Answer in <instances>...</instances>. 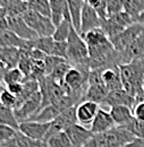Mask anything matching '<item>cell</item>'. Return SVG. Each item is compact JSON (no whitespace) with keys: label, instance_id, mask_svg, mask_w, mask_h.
I'll return each mask as SVG.
<instances>
[{"label":"cell","instance_id":"cell-1","mask_svg":"<svg viewBox=\"0 0 144 147\" xmlns=\"http://www.w3.org/2000/svg\"><path fill=\"white\" fill-rule=\"evenodd\" d=\"M82 37L88 45L91 70L120 65V55L115 50L110 38L101 28L90 31Z\"/></svg>","mask_w":144,"mask_h":147},{"label":"cell","instance_id":"cell-2","mask_svg":"<svg viewBox=\"0 0 144 147\" xmlns=\"http://www.w3.org/2000/svg\"><path fill=\"white\" fill-rule=\"evenodd\" d=\"M119 73L123 88L135 97L136 103L144 101V59L120 65Z\"/></svg>","mask_w":144,"mask_h":147},{"label":"cell","instance_id":"cell-3","mask_svg":"<svg viewBox=\"0 0 144 147\" xmlns=\"http://www.w3.org/2000/svg\"><path fill=\"white\" fill-rule=\"evenodd\" d=\"M135 136L126 127L116 126L102 134H95L83 147H120L133 142Z\"/></svg>","mask_w":144,"mask_h":147},{"label":"cell","instance_id":"cell-4","mask_svg":"<svg viewBox=\"0 0 144 147\" xmlns=\"http://www.w3.org/2000/svg\"><path fill=\"white\" fill-rule=\"evenodd\" d=\"M66 60L73 67H81V66L90 67L88 45H86L84 38L79 35V33L74 27L71 30V34L67 40Z\"/></svg>","mask_w":144,"mask_h":147},{"label":"cell","instance_id":"cell-5","mask_svg":"<svg viewBox=\"0 0 144 147\" xmlns=\"http://www.w3.org/2000/svg\"><path fill=\"white\" fill-rule=\"evenodd\" d=\"M22 17L25 20V23L37 34L39 37H48L54 35L56 26L50 17L43 16L30 9H27L22 15Z\"/></svg>","mask_w":144,"mask_h":147},{"label":"cell","instance_id":"cell-6","mask_svg":"<svg viewBox=\"0 0 144 147\" xmlns=\"http://www.w3.org/2000/svg\"><path fill=\"white\" fill-rule=\"evenodd\" d=\"M134 23V19L124 10L122 13L108 16L106 19H103L100 28L105 32V34L109 38H112L117 34L122 33L124 30H126L127 27H129L130 25H133Z\"/></svg>","mask_w":144,"mask_h":147},{"label":"cell","instance_id":"cell-7","mask_svg":"<svg viewBox=\"0 0 144 147\" xmlns=\"http://www.w3.org/2000/svg\"><path fill=\"white\" fill-rule=\"evenodd\" d=\"M75 123H78L77 122V117H76V105L65 110L64 112H61L54 120L51 121L49 130H48V132H47V135L43 139V144L51 136H54L58 132L66 131L69 127H72Z\"/></svg>","mask_w":144,"mask_h":147},{"label":"cell","instance_id":"cell-8","mask_svg":"<svg viewBox=\"0 0 144 147\" xmlns=\"http://www.w3.org/2000/svg\"><path fill=\"white\" fill-rule=\"evenodd\" d=\"M33 49L40 50L46 55H54L62 59L67 57V42L54 41L52 36L37 37L33 41Z\"/></svg>","mask_w":144,"mask_h":147},{"label":"cell","instance_id":"cell-9","mask_svg":"<svg viewBox=\"0 0 144 147\" xmlns=\"http://www.w3.org/2000/svg\"><path fill=\"white\" fill-rule=\"evenodd\" d=\"M41 107H42V95L39 91L37 93L33 94L31 97H29L26 101H24L20 105H18L16 109H14L18 122L20 123L32 119L41 110Z\"/></svg>","mask_w":144,"mask_h":147},{"label":"cell","instance_id":"cell-10","mask_svg":"<svg viewBox=\"0 0 144 147\" xmlns=\"http://www.w3.org/2000/svg\"><path fill=\"white\" fill-rule=\"evenodd\" d=\"M143 31L144 26L137 24V23H134L133 25L127 27L126 30H124L122 33H119L116 36L110 38V41H111L115 50L118 53H122L136 40V37L139 36Z\"/></svg>","mask_w":144,"mask_h":147},{"label":"cell","instance_id":"cell-11","mask_svg":"<svg viewBox=\"0 0 144 147\" xmlns=\"http://www.w3.org/2000/svg\"><path fill=\"white\" fill-rule=\"evenodd\" d=\"M8 30L15 33L18 37L25 41H34L37 38V34L25 23L22 16H6Z\"/></svg>","mask_w":144,"mask_h":147},{"label":"cell","instance_id":"cell-12","mask_svg":"<svg viewBox=\"0 0 144 147\" xmlns=\"http://www.w3.org/2000/svg\"><path fill=\"white\" fill-rule=\"evenodd\" d=\"M51 122H37V121H24L19 123L18 131H20L22 134H24L26 137L37 140V142H42L49 130Z\"/></svg>","mask_w":144,"mask_h":147},{"label":"cell","instance_id":"cell-13","mask_svg":"<svg viewBox=\"0 0 144 147\" xmlns=\"http://www.w3.org/2000/svg\"><path fill=\"white\" fill-rule=\"evenodd\" d=\"M102 19L98 15V13L90 7L88 3L84 5L82 15H81V28H79V35L83 36L88 32L93 31L95 28L101 27Z\"/></svg>","mask_w":144,"mask_h":147},{"label":"cell","instance_id":"cell-14","mask_svg":"<svg viewBox=\"0 0 144 147\" xmlns=\"http://www.w3.org/2000/svg\"><path fill=\"white\" fill-rule=\"evenodd\" d=\"M119 55H120V65L129 63L134 60L144 59V31L136 37V40L124 52H122Z\"/></svg>","mask_w":144,"mask_h":147},{"label":"cell","instance_id":"cell-15","mask_svg":"<svg viewBox=\"0 0 144 147\" xmlns=\"http://www.w3.org/2000/svg\"><path fill=\"white\" fill-rule=\"evenodd\" d=\"M65 132L67 134L73 147H83L93 137V134L90 129L85 128V126H82L79 123L73 125Z\"/></svg>","mask_w":144,"mask_h":147},{"label":"cell","instance_id":"cell-16","mask_svg":"<svg viewBox=\"0 0 144 147\" xmlns=\"http://www.w3.org/2000/svg\"><path fill=\"white\" fill-rule=\"evenodd\" d=\"M100 109L99 104L90 102V101H83L79 104L76 105V117L77 122L82 126H89L92 123L94 117L96 115L98 110Z\"/></svg>","mask_w":144,"mask_h":147},{"label":"cell","instance_id":"cell-17","mask_svg":"<svg viewBox=\"0 0 144 147\" xmlns=\"http://www.w3.org/2000/svg\"><path fill=\"white\" fill-rule=\"evenodd\" d=\"M116 127L109 111L105 110V109H99L96 115L94 117L92 123L90 125V130L92 131L93 135L95 134H102L106 132L110 129Z\"/></svg>","mask_w":144,"mask_h":147},{"label":"cell","instance_id":"cell-18","mask_svg":"<svg viewBox=\"0 0 144 147\" xmlns=\"http://www.w3.org/2000/svg\"><path fill=\"white\" fill-rule=\"evenodd\" d=\"M108 94L109 91L105 86L103 82L88 83V87H86V91L84 94L83 101H90V102H94L96 104H103Z\"/></svg>","mask_w":144,"mask_h":147},{"label":"cell","instance_id":"cell-19","mask_svg":"<svg viewBox=\"0 0 144 147\" xmlns=\"http://www.w3.org/2000/svg\"><path fill=\"white\" fill-rule=\"evenodd\" d=\"M0 47L17 48L20 50H30V49H33V41H25L18 37L12 31L6 30L0 33Z\"/></svg>","mask_w":144,"mask_h":147},{"label":"cell","instance_id":"cell-20","mask_svg":"<svg viewBox=\"0 0 144 147\" xmlns=\"http://www.w3.org/2000/svg\"><path fill=\"white\" fill-rule=\"evenodd\" d=\"M103 104H107L110 108L111 107H117V105H124V107H128V108L133 109L136 104V100H135V97L129 95L123 88V90H117V91L109 92L108 96H107Z\"/></svg>","mask_w":144,"mask_h":147},{"label":"cell","instance_id":"cell-21","mask_svg":"<svg viewBox=\"0 0 144 147\" xmlns=\"http://www.w3.org/2000/svg\"><path fill=\"white\" fill-rule=\"evenodd\" d=\"M101 77H102V82H103L105 86L107 87L109 92L123 90V83H122L120 73H119V66L102 69Z\"/></svg>","mask_w":144,"mask_h":147},{"label":"cell","instance_id":"cell-22","mask_svg":"<svg viewBox=\"0 0 144 147\" xmlns=\"http://www.w3.org/2000/svg\"><path fill=\"white\" fill-rule=\"evenodd\" d=\"M109 113H110L116 126L125 127L134 119L132 109L128 107H124V105L111 107L109 110Z\"/></svg>","mask_w":144,"mask_h":147},{"label":"cell","instance_id":"cell-23","mask_svg":"<svg viewBox=\"0 0 144 147\" xmlns=\"http://www.w3.org/2000/svg\"><path fill=\"white\" fill-rule=\"evenodd\" d=\"M73 27L72 24V19H71V15H69V10L67 8L66 13H65V16L64 19L56 26L54 28V33L52 37H54V41H58V42H67L68 36L71 34V30Z\"/></svg>","mask_w":144,"mask_h":147},{"label":"cell","instance_id":"cell-24","mask_svg":"<svg viewBox=\"0 0 144 147\" xmlns=\"http://www.w3.org/2000/svg\"><path fill=\"white\" fill-rule=\"evenodd\" d=\"M1 147H44V145L42 142L33 140L17 130L16 134Z\"/></svg>","mask_w":144,"mask_h":147},{"label":"cell","instance_id":"cell-25","mask_svg":"<svg viewBox=\"0 0 144 147\" xmlns=\"http://www.w3.org/2000/svg\"><path fill=\"white\" fill-rule=\"evenodd\" d=\"M67 8L69 10V15L72 19V24L74 28L79 33L81 28V15L83 7L85 5V0H65Z\"/></svg>","mask_w":144,"mask_h":147},{"label":"cell","instance_id":"cell-26","mask_svg":"<svg viewBox=\"0 0 144 147\" xmlns=\"http://www.w3.org/2000/svg\"><path fill=\"white\" fill-rule=\"evenodd\" d=\"M20 59V49L0 47V61H2L8 69L16 68Z\"/></svg>","mask_w":144,"mask_h":147},{"label":"cell","instance_id":"cell-27","mask_svg":"<svg viewBox=\"0 0 144 147\" xmlns=\"http://www.w3.org/2000/svg\"><path fill=\"white\" fill-rule=\"evenodd\" d=\"M50 6V18L54 26H57L65 16L67 10V5L65 0H49Z\"/></svg>","mask_w":144,"mask_h":147},{"label":"cell","instance_id":"cell-28","mask_svg":"<svg viewBox=\"0 0 144 147\" xmlns=\"http://www.w3.org/2000/svg\"><path fill=\"white\" fill-rule=\"evenodd\" d=\"M61 113V111L59 110V108L56 104H50L48 107H44L43 109L39 111V113H36L35 115L30 119L29 121H37V122H51L54 120L59 114Z\"/></svg>","mask_w":144,"mask_h":147},{"label":"cell","instance_id":"cell-29","mask_svg":"<svg viewBox=\"0 0 144 147\" xmlns=\"http://www.w3.org/2000/svg\"><path fill=\"white\" fill-rule=\"evenodd\" d=\"M40 91V85H39V82L35 79H27L23 83V90L22 93L17 96V108L18 105H20L24 101H26L29 97H31L33 94H35ZM15 108V109H16Z\"/></svg>","mask_w":144,"mask_h":147},{"label":"cell","instance_id":"cell-30","mask_svg":"<svg viewBox=\"0 0 144 147\" xmlns=\"http://www.w3.org/2000/svg\"><path fill=\"white\" fill-rule=\"evenodd\" d=\"M0 123L8 126L15 130H18L19 122L16 119L14 109H10V108H7V107L0 104Z\"/></svg>","mask_w":144,"mask_h":147},{"label":"cell","instance_id":"cell-31","mask_svg":"<svg viewBox=\"0 0 144 147\" xmlns=\"http://www.w3.org/2000/svg\"><path fill=\"white\" fill-rule=\"evenodd\" d=\"M44 147H73L71 140L65 131L58 132L54 136H51L49 139L44 142Z\"/></svg>","mask_w":144,"mask_h":147},{"label":"cell","instance_id":"cell-32","mask_svg":"<svg viewBox=\"0 0 144 147\" xmlns=\"http://www.w3.org/2000/svg\"><path fill=\"white\" fill-rule=\"evenodd\" d=\"M124 10L135 22L139 15L144 11V0H126Z\"/></svg>","mask_w":144,"mask_h":147},{"label":"cell","instance_id":"cell-33","mask_svg":"<svg viewBox=\"0 0 144 147\" xmlns=\"http://www.w3.org/2000/svg\"><path fill=\"white\" fill-rule=\"evenodd\" d=\"M27 8L36 11L43 16L50 17V6L49 0H27Z\"/></svg>","mask_w":144,"mask_h":147},{"label":"cell","instance_id":"cell-34","mask_svg":"<svg viewBox=\"0 0 144 147\" xmlns=\"http://www.w3.org/2000/svg\"><path fill=\"white\" fill-rule=\"evenodd\" d=\"M25 75L20 71V69L16 67V68H12L8 69L7 73L3 77L2 83L5 85H9V84H18V83H24L25 82Z\"/></svg>","mask_w":144,"mask_h":147},{"label":"cell","instance_id":"cell-35","mask_svg":"<svg viewBox=\"0 0 144 147\" xmlns=\"http://www.w3.org/2000/svg\"><path fill=\"white\" fill-rule=\"evenodd\" d=\"M72 67H73L72 65L66 60V61H64V62L59 63V65L54 68V70H52V73L50 74L49 76L54 79V82L60 83V82H62V80H64V78H65L66 74L69 71V69H71Z\"/></svg>","mask_w":144,"mask_h":147},{"label":"cell","instance_id":"cell-36","mask_svg":"<svg viewBox=\"0 0 144 147\" xmlns=\"http://www.w3.org/2000/svg\"><path fill=\"white\" fill-rule=\"evenodd\" d=\"M85 3L92 7L102 20L107 18V0H85Z\"/></svg>","mask_w":144,"mask_h":147},{"label":"cell","instance_id":"cell-37","mask_svg":"<svg viewBox=\"0 0 144 147\" xmlns=\"http://www.w3.org/2000/svg\"><path fill=\"white\" fill-rule=\"evenodd\" d=\"M0 104L7 108H10V109H15L17 105V97L9 91H7L5 87L0 93Z\"/></svg>","mask_w":144,"mask_h":147},{"label":"cell","instance_id":"cell-38","mask_svg":"<svg viewBox=\"0 0 144 147\" xmlns=\"http://www.w3.org/2000/svg\"><path fill=\"white\" fill-rule=\"evenodd\" d=\"M128 131H130L135 138L143 139L144 140V122L137 121L136 119H133L127 126H125Z\"/></svg>","mask_w":144,"mask_h":147},{"label":"cell","instance_id":"cell-39","mask_svg":"<svg viewBox=\"0 0 144 147\" xmlns=\"http://www.w3.org/2000/svg\"><path fill=\"white\" fill-rule=\"evenodd\" d=\"M126 0H107V17L124 11Z\"/></svg>","mask_w":144,"mask_h":147},{"label":"cell","instance_id":"cell-40","mask_svg":"<svg viewBox=\"0 0 144 147\" xmlns=\"http://www.w3.org/2000/svg\"><path fill=\"white\" fill-rule=\"evenodd\" d=\"M66 61V59L59 58V57H54V55H46L44 58V67H46V76H49L50 74L52 73L54 68L61 63Z\"/></svg>","mask_w":144,"mask_h":147},{"label":"cell","instance_id":"cell-41","mask_svg":"<svg viewBox=\"0 0 144 147\" xmlns=\"http://www.w3.org/2000/svg\"><path fill=\"white\" fill-rule=\"evenodd\" d=\"M17 130L10 128L8 126H5V125H1L0 123V147L2 146L6 142H8L15 134H16Z\"/></svg>","mask_w":144,"mask_h":147},{"label":"cell","instance_id":"cell-42","mask_svg":"<svg viewBox=\"0 0 144 147\" xmlns=\"http://www.w3.org/2000/svg\"><path fill=\"white\" fill-rule=\"evenodd\" d=\"M132 112H133L134 119H136L137 121L144 122V101L136 103L135 107L132 109Z\"/></svg>","mask_w":144,"mask_h":147},{"label":"cell","instance_id":"cell-43","mask_svg":"<svg viewBox=\"0 0 144 147\" xmlns=\"http://www.w3.org/2000/svg\"><path fill=\"white\" fill-rule=\"evenodd\" d=\"M6 90L9 91L12 94H14L16 97L22 93L23 90V83H18V84H9V85H6Z\"/></svg>","mask_w":144,"mask_h":147},{"label":"cell","instance_id":"cell-44","mask_svg":"<svg viewBox=\"0 0 144 147\" xmlns=\"http://www.w3.org/2000/svg\"><path fill=\"white\" fill-rule=\"evenodd\" d=\"M143 145H144L143 139H139V138H136V139H134L133 142L127 143V144H125V145H123V146H120V147H142Z\"/></svg>","mask_w":144,"mask_h":147},{"label":"cell","instance_id":"cell-45","mask_svg":"<svg viewBox=\"0 0 144 147\" xmlns=\"http://www.w3.org/2000/svg\"><path fill=\"white\" fill-rule=\"evenodd\" d=\"M7 70H8V67L2 61H0V80H3V77L7 73Z\"/></svg>","mask_w":144,"mask_h":147},{"label":"cell","instance_id":"cell-46","mask_svg":"<svg viewBox=\"0 0 144 147\" xmlns=\"http://www.w3.org/2000/svg\"><path fill=\"white\" fill-rule=\"evenodd\" d=\"M135 23H137V24H140V25L144 26V11H143V13H141V14L139 15V17L136 18Z\"/></svg>","mask_w":144,"mask_h":147},{"label":"cell","instance_id":"cell-47","mask_svg":"<svg viewBox=\"0 0 144 147\" xmlns=\"http://www.w3.org/2000/svg\"><path fill=\"white\" fill-rule=\"evenodd\" d=\"M2 84H3V83H2V80H0V93H1V91L5 88V87L2 86Z\"/></svg>","mask_w":144,"mask_h":147},{"label":"cell","instance_id":"cell-48","mask_svg":"<svg viewBox=\"0 0 144 147\" xmlns=\"http://www.w3.org/2000/svg\"><path fill=\"white\" fill-rule=\"evenodd\" d=\"M142 147H144V145H143V146H142Z\"/></svg>","mask_w":144,"mask_h":147}]
</instances>
